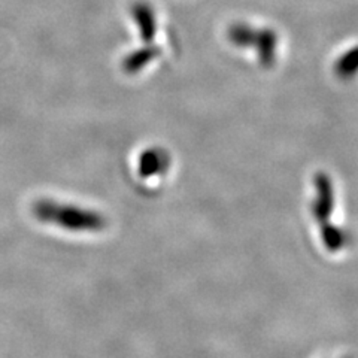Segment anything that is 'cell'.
Returning a JSON list of instances; mask_svg holds the SVG:
<instances>
[{
    "label": "cell",
    "mask_w": 358,
    "mask_h": 358,
    "mask_svg": "<svg viewBox=\"0 0 358 358\" xmlns=\"http://www.w3.org/2000/svg\"><path fill=\"white\" fill-rule=\"evenodd\" d=\"M35 217L45 222V224H54L59 226V229L69 230V231H99L105 229V220L75 206H63L55 205V201H39V203L33 209Z\"/></svg>",
    "instance_id": "6da1fadb"
}]
</instances>
